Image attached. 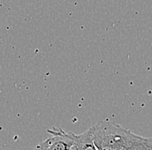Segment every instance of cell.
Instances as JSON below:
<instances>
[{"mask_svg":"<svg viewBox=\"0 0 152 150\" xmlns=\"http://www.w3.org/2000/svg\"><path fill=\"white\" fill-rule=\"evenodd\" d=\"M97 150H152V137L136 135L110 121H99L90 128Z\"/></svg>","mask_w":152,"mask_h":150,"instance_id":"6da1fadb","label":"cell"},{"mask_svg":"<svg viewBox=\"0 0 152 150\" xmlns=\"http://www.w3.org/2000/svg\"><path fill=\"white\" fill-rule=\"evenodd\" d=\"M73 150H80L79 149H78V147L76 146V143H75V146H74V149H73Z\"/></svg>","mask_w":152,"mask_h":150,"instance_id":"277c9868","label":"cell"},{"mask_svg":"<svg viewBox=\"0 0 152 150\" xmlns=\"http://www.w3.org/2000/svg\"><path fill=\"white\" fill-rule=\"evenodd\" d=\"M46 149V147H45V143H44V141H42V143H40L38 146L36 147V149L33 150H45Z\"/></svg>","mask_w":152,"mask_h":150,"instance_id":"3957f363","label":"cell"},{"mask_svg":"<svg viewBox=\"0 0 152 150\" xmlns=\"http://www.w3.org/2000/svg\"><path fill=\"white\" fill-rule=\"evenodd\" d=\"M72 135L75 141L76 146L80 150H97L90 129L80 135L72 133Z\"/></svg>","mask_w":152,"mask_h":150,"instance_id":"7a4b0ae2","label":"cell"}]
</instances>
